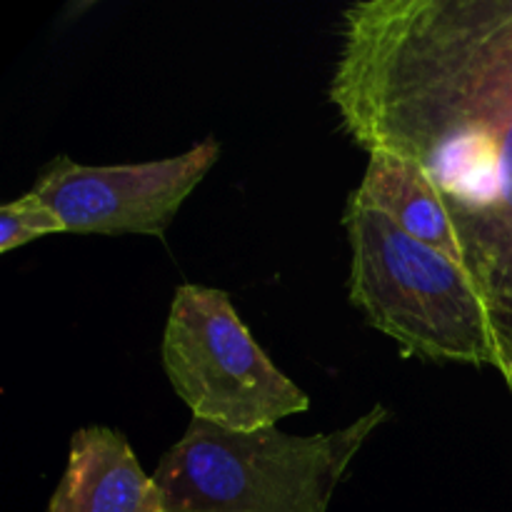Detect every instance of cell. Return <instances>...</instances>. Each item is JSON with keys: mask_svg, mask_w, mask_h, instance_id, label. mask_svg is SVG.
Masks as SVG:
<instances>
[{"mask_svg": "<svg viewBox=\"0 0 512 512\" xmlns=\"http://www.w3.org/2000/svg\"><path fill=\"white\" fill-rule=\"evenodd\" d=\"M338 40L340 130L428 175L512 393V0H360Z\"/></svg>", "mask_w": 512, "mask_h": 512, "instance_id": "obj_1", "label": "cell"}, {"mask_svg": "<svg viewBox=\"0 0 512 512\" xmlns=\"http://www.w3.org/2000/svg\"><path fill=\"white\" fill-rule=\"evenodd\" d=\"M388 410L375 405L328 435L278 428L233 433L195 420L160 458L153 480L165 512H328L350 460Z\"/></svg>", "mask_w": 512, "mask_h": 512, "instance_id": "obj_2", "label": "cell"}, {"mask_svg": "<svg viewBox=\"0 0 512 512\" xmlns=\"http://www.w3.org/2000/svg\"><path fill=\"white\" fill-rule=\"evenodd\" d=\"M350 240V303L403 358L495 368L483 303L458 263L405 235L350 193L343 213Z\"/></svg>", "mask_w": 512, "mask_h": 512, "instance_id": "obj_3", "label": "cell"}, {"mask_svg": "<svg viewBox=\"0 0 512 512\" xmlns=\"http://www.w3.org/2000/svg\"><path fill=\"white\" fill-rule=\"evenodd\" d=\"M160 355L193 418L215 428L255 433L310 408L308 395L260 348L225 290L180 285Z\"/></svg>", "mask_w": 512, "mask_h": 512, "instance_id": "obj_4", "label": "cell"}, {"mask_svg": "<svg viewBox=\"0 0 512 512\" xmlns=\"http://www.w3.org/2000/svg\"><path fill=\"white\" fill-rule=\"evenodd\" d=\"M220 158V143L205 138L183 155L128 165H80L58 155L30 193L38 195L68 233L163 238L180 205Z\"/></svg>", "mask_w": 512, "mask_h": 512, "instance_id": "obj_5", "label": "cell"}, {"mask_svg": "<svg viewBox=\"0 0 512 512\" xmlns=\"http://www.w3.org/2000/svg\"><path fill=\"white\" fill-rule=\"evenodd\" d=\"M48 512H165V498L123 433L90 425L70 440Z\"/></svg>", "mask_w": 512, "mask_h": 512, "instance_id": "obj_6", "label": "cell"}, {"mask_svg": "<svg viewBox=\"0 0 512 512\" xmlns=\"http://www.w3.org/2000/svg\"><path fill=\"white\" fill-rule=\"evenodd\" d=\"M353 195L370 208L380 210L405 235L460 265L458 240L448 210L430 185L428 175L415 163L398 155L373 153Z\"/></svg>", "mask_w": 512, "mask_h": 512, "instance_id": "obj_7", "label": "cell"}, {"mask_svg": "<svg viewBox=\"0 0 512 512\" xmlns=\"http://www.w3.org/2000/svg\"><path fill=\"white\" fill-rule=\"evenodd\" d=\"M58 233H68L63 220L38 195L25 193L0 208V253H10L33 240Z\"/></svg>", "mask_w": 512, "mask_h": 512, "instance_id": "obj_8", "label": "cell"}]
</instances>
